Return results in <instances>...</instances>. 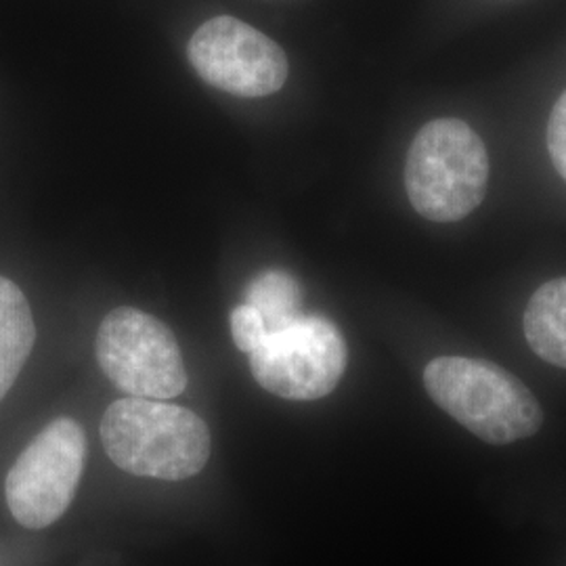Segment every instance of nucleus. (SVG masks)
I'll return each instance as SVG.
<instances>
[{
    "mask_svg": "<svg viewBox=\"0 0 566 566\" xmlns=\"http://www.w3.org/2000/svg\"><path fill=\"white\" fill-rule=\"evenodd\" d=\"M523 325L533 353L566 369V277L544 283L531 296Z\"/></svg>",
    "mask_w": 566,
    "mask_h": 566,
    "instance_id": "9",
    "label": "nucleus"
},
{
    "mask_svg": "<svg viewBox=\"0 0 566 566\" xmlns=\"http://www.w3.org/2000/svg\"><path fill=\"white\" fill-rule=\"evenodd\" d=\"M243 303L252 304L263 315L266 329L275 332L303 315V287L292 273L269 269L248 283Z\"/></svg>",
    "mask_w": 566,
    "mask_h": 566,
    "instance_id": "10",
    "label": "nucleus"
},
{
    "mask_svg": "<svg viewBox=\"0 0 566 566\" xmlns=\"http://www.w3.org/2000/svg\"><path fill=\"white\" fill-rule=\"evenodd\" d=\"M103 449L124 472L160 481H185L210 458V430L179 405L128 397L109 405L102 420Z\"/></svg>",
    "mask_w": 566,
    "mask_h": 566,
    "instance_id": "1",
    "label": "nucleus"
},
{
    "mask_svg": "<svg viewBox=\"0 0 566 566\" xmlns=\"http://www.w3.org/2000/svg\"><path fill=\"white\" fill-rule=\"evenodd\" d=\"M95 353L103 374L130 397L166 401L187 386V367L175 334L139 308L120 306L107 313Z\"/></svg>",
    "mask_w": 566,
    "mask_h": 566,
    "instance_id": "4",
    "label": "nucleus"
},
{
    "mask_svg": "<svg viewBox=\"0 0 566 566\" xmlns=\"http://www.w3.org/2000/svg\"><path fill=\"white\" fill-rule=\"evenodd\" d=\"M231 336L233 343L242 350V353H252L263 344L269 329L264 324L263 315L252 306V304H238L231 311Z\"/></svg>",
    "mask_w": 566,
    "mask_h": 566,
    "instance_id": "11",
    "label": "nucleus"
},
{
    "mask_svg": "<svg viewBox=\"0 0 566 566\" xmlns=\"http://www.w3.org/2000/svg\"><path fill=\"white\" fill-rule=\"evenodd\" d=\"M252 376L264 390L287 401H317L329 395L346 369L338 327L319 315H301L269 332L250 353Z\"/></svg>",
    "mask_w": 566,
    "mask_h": 566,
    "instance_id": "5",
    "label": "nucleus"
},
{
    "mask_svg": "<svg viewBox=\"0 0 566 566\" xmlns=\"http://www.w3.org/2000/svg\"><path fill=\"white\" fill-rule=\"evenodd\" d=\"M189 61L210 86L235 97H266L287 81L282 46L245 21L221 15L191 36Z\"/></svg>",
    "mask_w": 566,
    "mask_h": 566,
    "instance_id": "7",
    "label": "nucleus"
},
{
    "mask_svg": "<svg viewBox=\"0 0 566 566\" xmlns=\"http://www.w3.org/2000/svg\"><path fill=\"white\" fill-rule=\"evenodd\" d=\"M36 340V325L23 292L0 277V401L18 380Z\"/></svg>",
    "mask_w": 566,
    "mask_h": 566,
    "instance_id": "8",
    "label": "nucleus"
},
{
    "mask_svg": "<svg viewBox=\"0 0 566 566\" xmlns=\"http://www.w3.org/2000/svg\"><path fill=\"white\" fill-rule=\"evenodd\" d=\"M86 458V437L78 422L57 418L34 437L9 470L4 495L20 525H53L72 504Z\"/></svg>",
    "mask_w": 566,
    "mask_h": 566,
    "instance_id": "6",
    "label": "nucleus"
},
{
    "mask_svg": "<svg viewBox=\"0 0 566 566\" xmlns=\"http://www.w3.org/2000/svg\"><path fill=\"white\" fill-rule=\"evenodd\" d=\"M489 156L483 139L462 120L428 122L409 147L405 189L418 214L455 223L483 202Z\"/></svg>",
    "mask_w": 566,
    "mask_h": 566,
    "instance_id": "3",
    "label": "nucleus"
},
{
    "mask_svg": "<svg viewBox=\"0 0 566 566\" xmlns=\"http://www.w3.org/2000/svg\"><path fill=\"white\" fill-rule=\"evenodd\" d=\"M547 149L554 168L566 181V91L554 105L547 124Z\"/></svg>",
    "mask_w": 566,
    "mask_h": 566,
    "instance_id": "12",
    "label": "nucleus"
},
{
    "mask_svg": "<svg viewBox=\"0 0 566 566\" xmlns=\"http://www.w3.org/2000/svg\"><path fill=\"white\" fill-rule=\"evenodd\" d=\"M424 386L434 403L491 446L528 439L544 422L533 392L500 365L439 357L426 365Z\"/></svg>",
    "mask_w": 566,
    "mask_h": 566,
    "instance_id": "2",
    "label": "nucleus"
}]
</instances>
